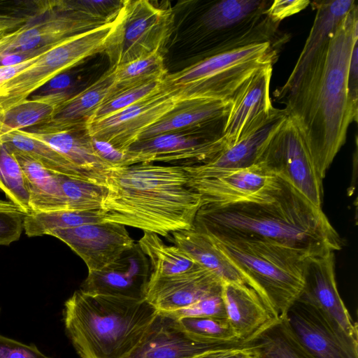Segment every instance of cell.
<instances>
[{
	"label": "cell",
	"instance_id": "45",
	"mask_svg": "<svg viewBox=\"0 0 358 358\" xmlns=\"http://www.w3.org/2000/svg\"><path fill=\"white\" fill-rule=\"evenodd\" d=\"M56 44L35 50L3 53L0 55V67L15 65L29 60L45 53Z\"/></svg>",
	"mask_w": 358,
	"mask_h": 358
},
{
	"label": "cell",
	"instance_id": "8",
	"mask_svg": "<svg viewBox=\"0 0 358 358\" xmlns=\"http://www.w3.org/2000/svg\"><path fill=\"white\" fill-rule=\"evenodd\" d=\"M173 24L171 8L156 6L148 0H124L116 29L103 52L110 66L162 52L173 33Z\"/></svg>",
	"mask_w": 358,
	"mask_h": 358
},
{
	"label": "cell",
	"instance_id": "42",
	"mask_svg": "<svg viewBox=\"0 0 358 358\" xmlns=\"http://www.w3.org/2000/svg\"><path fill=\"white\" fill-rule=\"evenodd\" d=\"M310 3L309 0H275L265 10V14L272 22L279 24L285 17L305 9Z\"/></svg>",
	"mask_w": 358,
	"mask_h": 358
},
{
	"label": "cell",
	"instance_id": "41",
	"mask_svg": "<svg viewBox=\"0 0 358 358\" xmlns=\"http://www.w3.org/2000/svg\"><path fill=\"white\" fill-rule=\"evenodd\" d=\"M0 358H52L34 343L25 344L0 334Z\"/></svg>",
	"mask_w": 358,
	"mask_h": 358
},
{
	"label": "cell",
	"instance_id": "18",
	"mask_svg": "<svg viewBox=\"0 0 358 358\" xmlns=\"http://www.w3.org/2000/svg\"><path fill=\"white\" fill-rule=\"evenodd\" d=\"M304 285L299 299L322 310L347 334L358 339L354 322L337 288L334 252L308 257L304 263Z\"/></svg>",
	"mask_w": 358,
	"mask_h": 358
},
{
	"label": "cell",
	"instance_id": "47",
	"mask_svg": "<svg viewBox=\"0 0 358 358\" xmlns=\"http://www.w3.org/2000/svg\"><path fill=\"white\" fill-rule=\"evenodd\" d=\"M27 20V17L0 13V34L16 30L25 24Z\"/></svg>",
	"mask_w": 358,
	"mask_h": 358
},
{
	"label": "cell",
	"instance_id": "15",
	"mask_svg": "<svg viewBox=\"0 0 358 358\" xmlns=\"http://www.w3.org/2000/svg\"><path fill=\"white\" fill-rule=\"evenodd\" d=\"M85 263L88 273L101 271L132 248L134 241L124 225L102 222L52 231Z\"/></svg>",
	"mask_w": 358,
	"mask_h": 358
},
{
	"label": "cell",
	"instance_id": "10",
	"mask_svg": "<svg viewBox=\"0 0 358 358\" xmlns=\"http://www.w3.org/2000/svg\"><path fill=\"white\" fill-rule=\"evenodd\" d=\"M188 186L199 194L202 205H226L267 197L278 177L258 164L244 169H222L200 164L182 166Z\"/></svg>",
	"mask_w": 358,
	"mask_h": 358
},
{
	"label": "cell",
	"instance_id": "36",
	"mask_svg": "<svg viewBox=\"0 0 358 358\" xmlns=\"http://www.w3.org/2000/svg\"><path fill=\"white\" fill-rule=\"evenodd\" d=\"M164 80V78H155L117 87L99 108L89 122L108 117L157 93L163 88Z\"/></svg>",
	"mask_w": 358,
	"mask_h": 358
},
{
	"label": "cell",
	"instance_id": "38",
	"mask_svg": "<svg viewBox=\"0 0 358 358\" xmlns=\"http://www.w3.org/2000/svg\"><path fill=\"white\" fill-rule=\"evenodd\" d=\"M114 67L117 87L164 78L168 73L161 52H155Z\"/></svg>",
	"mask_w": 358,
	"mask_h": 358
},
{
	"label": "cell",
	"instance_id": "31",
	"mask_svg": "<svg viewBox=\"0 0 358 358\" xmlns=\"http://www.w3.org/2000/svg\"><path fill=\"white\" fill-rule=\"evenodd\" d=\"M0 140L10 151L29 156L50 171L83 180L80 172L62 155L47 144L26 136L20 130L5 134Z\"/></svg>",
	"mask_w": 358,
	"mask_h": 358
},
{
	"label": "cell",
	"instance_id": "24",
	"mask_svg": "<svg viewBox=\"0 0 358 358\" xmlns=\"http://www.w3.org/2000/svg\"><path fill=\"white\" fill-rule=\"evenodd\" d=\"M312 3L316 10V15L309 35L287 80L276 92H285L295 85L330 34L356 2L353 0H324Z\"/></svg>",
	"mask_w": 358,
	"mask_h": 358
},
{
	"label": "cell",
	"instance_id": "28",
	"mask_svg": "<svg viewBox=\"0 0 358 358\" xmlns=\"http://www.w3.org/2000/svg\"><path fill=\"white\" fill-rule=\"evenodd\" d=\"M24 173L31 213L66 210L57 173L29 156L11 151Z\"/></svg>",
	"mask_w": 358,
	"mask_h": 358
},
{
	"label": "cell",
	"instance_id": "33",
	"mask_svg": "<svg viewBox=\"0 0 358 358\" xmlns=\"http://www.w3.org/2000/svg\"><path fill=\"white\" fill-rule=\"evenodd\" d=\"M255 342L266 358H316L299 342L285 317Z\"/></svg>",
	"mask_w": 358,
	"mask_h": 358
},
{
	"label": "cell",
	"instance_id": "43",
	"mask_svg": "<svg viewBox=\"0 0 358 358\" xmlns=\"http://www.w3.org/2000/svg\"><path fill=\"white\" fill-rule=\"evenodd\" d=\"M91 138L98 155L113 167L132 165L131 155L127 151L120 150L106 141Z\"/></svg>",
	"mask_w": 358,
	"mask_h": 358
},
{
	"label": "cell",
	"instance_id": "49",
	"mask_svg": "<svg viewBox=\"0 0 358 358\" xmlns=\"http://www.w3.org/2000/svg\"><path fill=\"white\" fill-rule=\"evenodd\" d=\"M236 358H266L260 346L256 343H252L245 350L238 354Z\"/></svg>",
	"mask_w": 358,
	"mask_h": 358
},
{
	"label": "cell",
	"instance_id": "51",
	"mask_svg": "<svg viewBox=\"0 0 358 358\" xmlns=\"http://www.w3.org/2000/svg\"><path fill=\"white\" fill-rule=\"evenodd\" d=\"M2 135V123L0 120V137Z\"/></svg>",
	"mask_w": 358,
	"mask_h": 358
},
{
	"label": "cell",
	"instance_id": "16",
	"mask_svg": "<svg viewBox=\"0 0 358 358\" xmlns=\"http://www.w3.org/2000/svg\"><path fill=\"white\" fill-rule=\"evenodd\" d=\"M20 131L58 152L80 172L84 181L106 187L108 178L115 167L98 155L86 127L38 125Z\"/></svg>",
	"mask_w": 358,
	"mask_h": 358
},
{
	"label": "cell",
	"instance_id": "32",
	"mask_svg": "<svg viewBox=\"0 0 358 358\" xmlns=\"http://www.w3.org/2000/svg\"><path fill=\"white\" fill-rule=\"evenodd\" d=\"M103 222L98 210H58L27 214L24 221V230L29 237L49 235L55 230L69 229L86 224Z\"/></svg>",
	"mask_w": 358,
	"mask_h": 358
},
{
	"label": "cell",
	"instance_id": "5",
	"mask_svg": "<svg viewBox=\"0 0 358 358\" xmlns=\"http://www.w3.org/2000/svg\"><path fill=\"white\" fill-rule=\"evenodd\" d=\"M208 237L250 287L283 319L303 291L304 263L308 256L257 238Z\"/></svg>",
	"mask_w": 358,
	"mask_h": 358
},
{
	"label": "cell",
	"instance_id": "7",
	"mask_svg": "<svg viewBox=\"0 0 358 358\" xmlns=\"http://www.w3.org/2000/svg\"><path fill=\"white\" fill-rule=\"evenodd\" d=\"M117 24L118 15L111 22L59 42L29 67L2 83L0 86V115L28 99L55 76L89 57L103 52Z\"/></svg>",
	"mask_w": 358,
	"mask_h": 358
},
{
	"label": "cell",
	"instance_id": "20",
	"mask_svg": "<svg viewBox=\"0 0 358 358\" xmlns=\"http://www.w3.org/2000/svg\"><path fill=\"white\" fill-rule=\"evenodd\" d=\"M221 296L227 320L242 343H255L280 320L260 296L246 285L222 282Z\"/></svg>",
	"mask_w": 358,
	"mask_h": 358
},
{
	"label": "cell",
	"instance_id": "23",
	"mask_svg": "<svg viewBox=\"0 0 358 358\" xmlns=\"http://www.w3.org/2000/svg\"><path fill=\"white\" fill-rule=\"evenodd\" d=\"M225 345L228 344L200 342L184 330L178 320L158 312L141 341L127 358H192Z\"/></svg>",
	"mask_w": 358,
	"mask_h": 358
},
{
	"label": "cell",
	"instance_id": "2",
	"mask_svg": "<svg viewBox=\"0 0 358 358\" xmlns=\"http://www.w3.org/2000/svg\"><path fill=\"white\" fill-rule=\"evenodd\" d=\"M278 178L277 187L264 199L201 206L192 227L215 238L269 241L308 257L340 250L341 239L322 208Z\"/></svg>",
	"mask_w": 358,
	"mask_h": 358
},
{
	"label": "cell",
	"instance_id": "4",
	"mask_svg": "<svg viewBox=\"0 0 358 358\" xmlns=\"http://www.w3.org/2000/svg\"><path fill=\"white\" fill-rule=\"evenodd\" d=\"M158 312L145 299L92 294L80 289L65 301L63 322L80 358H127Z\"/></svg>",
	"mask_w": 358,
	"mask_h": 358
},
{
	"label": "cell",
	"instance_id": "53",
	"mask_svg": "<svg viewBox=\"0 0 358 358\" xmlns=\"http://www.w3.org/2000/svg\"><path fill=\"white\" fill-rule=\"evenodd\" d=\"M1 83L0 82V86H1Z\"/></svg>",
	"mask_w": 358,
	"mask_h": 358
},
{
	"label": "cell",
	"instance_id": "1",
	"mask_svg": "<svg viewBox=\"0 0 358 358\" xmlns=\"http://www.w3.org/2000/svg\"><path fill=\"white\" fill-rule=\"evenodd\" d=\"M358 41L357 3L342 19L289 90L276 92L288 117L298 127L313 164L323 180L345 142L358 110L348 98L347 76Z\"/></svg>",
	"mask_w": 358,
	"mask_h": 358
},
{
	"label": "cell",
	"instance_id": "44",
	"mask_svg": "<svg viewBox=\"0 0 358 358\" xmlns=\"http://www.w3.org/2000/svg\"><path fill=\"white\" fill-rule=\"evenodd\" d=\"M347 90L350 101L358 110V41L352 48L347 76Z\"/></svg>",
	"mask_w": 358,
	"mask_h": 358
},
{
	"label": "cell",
	"instance_id": "37",
	"mask_svg": "<svg viewBox=\"0 0 358 358\" xmlns=\"http://www.w3.org/2000/svg\"><path fill=\"white\" fill-rule=\"evenodd\" d=\"M178 321L189 335L200 342L215 344L241 342L227 318L185 317L178 319Z\"/></svg>",
	"mask_w": 358,
	"mask_h": 358
},
{
	"label": "cell",
	"instance_id": "21",
	"mask_svg": "<svg viewBox=\"0 0 358 358\" xmlns=\"http://www.w3.org/2000/svg\"><path fill=\"white\" fill-rule=\"evenodd\" d=\"M222 281L199 267L171 276L150 278L145 299L159 312L177 310L221 292Z\"/></svg>",
	"mask_w": 358,
	"mask_h": 358
},
{
	"label": "cell",
	"instance_id": "3",
	"mask_svg": "<svg viewBox=\"0 0 358 358\" xmlns=\"http://www.w3.org/2000/svg\"><path fill=\"white\" fill-rule=\"evenodd\" d=\"M182 166L142 163L115 167L99 213L103 222L167 236L193 227L201 206Z\"/></svg>",
	"mask_w": 358,
	"mask_h": 358
},
{
	"label": "cell",
	"instance_id": "6",
	"mask_svg": "<svg viewBox=\"0 0 358 358\" xmlns=\"http://www.w3.org/2000/svg\"><path fill=\"white\" fill-rule=\"evenodd\" d=\"M280 45V42L257 43L206 57L179 71L167 73L164 83L185 99L231 101L253 73L274 64Z\"/></svg>",
	"mask_w": 358,
	"mask_h": 358
},
{
	"label": "cell",
	"instance_id": "46",
	"mask_svg": "<svg viewBox=\"0 0 358 358\" xmlns=\"http://www.w3.org/2000/svg\"><path fill=\"white\" fill-rule=\"evenodd\" d=\"M252 343L240 342L228 344L208 350L192 358H236L238 354L245 350Z\"/></svg>",
	"mask_w": 358,
	"mask_h": 358
},
{
	"label": "cell",
	"instance_id": "35",
	"mask_svg": "<svg viewBox=\"0 0 358 358\" xmlns=\"http://www.w3.org/2000/svg\"><path fill=\"white\" fill-rule=\"evenodd\" d=\"M66 210L92 211L101 208L107 188L58 175Z\"/></svg>",
	"mask_w": 358,
	"mask_h": 358
},
{
	"label": "cell",
	"instance_id": "25",
	"mask_svg": "<svg viewBox=\"0 0 358 358\" xmlns=\"http://www.w3.org/2000/svg\"><path fill=\"white\" fill-rule=\"evenodd\" d=\"M117 88L115 67L110 66L92 84L76 95L70 96L53 117L41 125L86 127L96 111Z\"/></svg>",
	"mask_w": 358,
	"mask_h": 358
},
{
	"label": "cell",
	"instance_id": "17",
	"mask_svg": "<svg viewBox=\"0 0 358 358\" xmlns=\"http://www.w3.org/2000/svg\"><path fill=\"white\" fill-rule=\"evenodd\" d=\"M273 66L268 64L257 70L232 98L222 133L224 148L259 127L275 110L269 95Z\"/></svg>",
	"mask_w": 358,
	"mask_h": 358
},
{
	"label": "cell",
	"instance_id": "50",
	"mask_svg": "<svg viewBox=\"0 0 358 358\" xmlns=\"http://www.w3.org/2000/svg\"><path fill=\"white\" fill-rule=\"evenodd\" d=\"M22 27L16 30L8 33H4L0 36V55L6 52L10 45L20 32Z\"/></svg>",
	"mask_w": 358,
	"mask_h": 358
},
{
	"label": "cell",
	"instance_id": "11",
	"mask_svg": "<svg viewBox=\"0 0 358 358\" xmlns=\"http://www.w3.org/2000/svg\"><path fill=\"white\" fill-rule=\"evenodd\" d=\"M185 99L180 92L167 87L164 80L160 91L108 117L87 123L86 129L91 138L127 151L145 130Z\"/></svg>",
	"mask_w": 358,
	"mask_h": 358
},
{
	"label": "cell",
	"instance_id": "48",
	"mask_svg": "<svg viewBox=\"0 0 358 358\" xmlns=\"http://www.w3.org/2000/svg\"><path fill=\"white\" fill-rule=\"evenodd\" d=\"M41 55L15 65L0 67V82L1 84L29 67Z\"/></svg>",
	"mask_w": 358,
	"mask_h": 358
},
{
	"label": "cell",
	"instance_id": "9",
	"mask_svg": "<svg viewBox=\"0 0 358 358\" xmlns=\"http://www.w3.org/2000/svg\"><path fill=\"white\" fill-rule=\"evenodd\" d=\"M257 164L284 180L315 206L322 208L323 187L295 123L287 117L263 149Z\"/></svg>",
	"mask_w": 358,
	"mask_h": 358
},
{
	"label": "cell",
	"instance_id": "52",
	"mask_svg": "<svg viewBox=\"0 0 358 358\" xmlns=\"http://www.w3.org/2000/svg\"><path fill=\"white\" fill-rule=\"evenodd\" d=\"M4 34V33H1V34H0V36H1V34Z\"/></svg>",
	"mask_w": 358,
	"mask_h": 358
},
{
	"label": "cell",
	"instance_id": "13",
	"mask_svg": "<svg viewBox=\"0 0 358 358\" xmlns=\"http://www.w3.org/2000/svg\"><path fill=\"white\" fill-rule=\"evenodd\" d=\"M5 53L35 50L56 44L102 24L80 14L71 0L40 1Z\"/></svg>",
	"mask_w": 358,
	"mask_h": 358
},
{
	"label": "cell",
	"instance_id": "40",
	"mask_svg": "<svg viewBox=\"0 0 358 358\" xmlns=\"http://www.w3.org/2000/svg\"><path fill=\"white\" fill-rule=\"evenodd\" d=\"M159 313L177 320L185 317L227 318L221 292L206 296L183 308L171 312Z\"/></svg>",
	"mask_w": 358,
	"mask_h": 358
},
{
	"label": "cell",
	"instance_id": "22",
	"mask_svg": "<svg viewBox=\"0 0 358 358\" xmlns=\"http://www.w3.org/2000/svg\"><path fill=\"white\" fill-rule=\"evenodd\" d=\"M231 105V101L213 99H182L171 110L145 130L138 140L182 131L205 130L223 133Z\"/></svg>",
	"mask_w": 358,
	"mask_h": 358
},
{
	"label": "cell",
	"instance_id": "12",
	"mask_svg": "<svg viewBox=\"0 0 358 358\" xmlns=\"http://www.w3.org/2000/svg\"><path fill=\"white\" fill-rule=\"evenodd\" d=\"M225 147L222 132L182 131L138 140L128 150L132 165L165 162L189 166L205 163Z\"/></svg>",
	"mask_w": 358,
	"mask_h": 358
},
{
	"label": "cell",
	"instance_id": "19",
	"mask_svg": "<svg viewBox=\"0 0 358 358\" xmlns=\"http://www.w3.org/2000/svg\"><path fill=\"white\" fill-rule=\"evenodd\" d=\"M148 257L136 244L101 271L88 273L82 290L143 299L150 276Z\"/></svg>",
	"mask_w": 358,
	"mask_h": 358
},
{
	"label": "cell",
	"instance_id": "26",
	"mask_svg": "<svg viewBox=\"0 0 358 358\" xmlns=\"http://www.w3.org/2000/svg\"><path fill=\"white\" fill-rule=\"evenodd\" d=\"M171 234V241L175 246L198 266L215 274L222 282L244 284L250 287L245 278L206 234L193 227Z\"/></svg>",
	"mask_w": 358,
	"mask_h": 358
},
{
	"label": "cell",
	"instance_id": "54",
	"mask_svg": "<svg viewBox=\"0 0 358 358\" xmlns=\"http://www.w3.org/2000/svg\"><path fill=\"white\" fill-rule=\"evenodd\" d=\"M0 312H1V308H0Z\"/></svg>",
	"mask_w": 358,
	"mask_h": 358
},
{
	"label": "cell",
	"instance_id": "27",
	"mask_svg": "<svg viewBox=\"0 0 358 358\" xmlns=\"http://www.w3.org/2000/svg\"><path fill=\"white\" fill-rule=\"evenodd\" d=\"M287 117L284 109L275 108L262 124L203 164L222 169H244L256 165L263 149Z\"/></svg>",
	"mask_w": 358,
	"mask_h": 358
},
{
	"label": "cell",
	"instance_id": "34",
	"mask_svg": "<svg viewBox=\"0 0 358 358\" xmlns=\"http://www.w3.org/2000/svg\"><path fill=\"white\" fill-rule=\"evenodd\" d=\"M0 189L9 201L31 213L24 173L14 154L0 140Z\"/></svg>",
	"mask_w": 358,
	"mask_h": 358
},
{
	"label": "cell",
	"instance_id": "30",
	"mask_svg": "<svg viewBox=\"0 0 358 358\" xmlns=\"http://www.w3.org/2000/svg\"><path fill=\"white\" fill-rule=\"evenodd\" d=\"M138 245L149 259L150 278L178 275L200 267L178 248L166 245L155 233L144 232Z\"/></svg>",
	"mask_w": 358,
	"mask_h": 358
},
{
	"label": "cell",
	"instance_id": "39",
	"mask_svg": "<svg viewBox=\"0 0 358 358\" xmlns=\"http://www.w3.org/2000/svg\"><path fill=\"white\" fill-rule=\"evenodd\" d=\"M27 215L20 206L0 199V245H9L19 240Z\"/></svg>",
	"mask_w": 358,
	"mask_h": 358
},
{
	"label": "cell",
	"instance_id": "29",
	"mask_svg": "<svg viewBox=\"0 0 358 358\" xmlns=\"http://www.w3.org/2000/svg\"><path fill=\"white\" fill-rule=\"evenodd\" d=\"M69 96L67 92H61L20 102L0 115L2 135L48 122Z\"/></svg>",
	"mask_w": 358,
	"mask_h": 358
},
{
	"label": "cell",
	"instance_id": "14",
	"mask_svg": "<svg viewBox=\"0 0 358 358\" xmlns=\"http://www.w3.org/2000/svg\"><path fill=\"white\" fill-rule=\"evenodd\" d=\"M285 317L299 342L316 358H358V339L314 305L298 299Z\"/></svg>",
	"mask_w": 358,
	"mask_h": 358
}]
</instances>
